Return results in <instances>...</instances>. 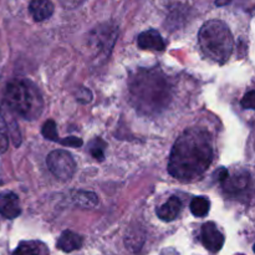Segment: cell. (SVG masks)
I'll return each instance as SVG.
<instances>
[{
	"mask_svg": "<svg viewBox=\"0 0 255 255\" xmlns=\"http://www.w3.org/2000/svg\"><path fill=\"white\" fill-rule=\"evenodd\" d=\"M129 92L134 109L142 114H158L171 100V89L159 70H139L132 76Z\"/></svg>",
	"mask_w": 255,
	"mask_h": 255,
	"instance_id": "cell-2",
	"label": "cell"
},
{
	"mask_svg": "<svg viewBox=\"0 0 255 255\" xmlns=\"http://www.w3.org/2000/svg\"><path fill=\"white\" fill-rule=\"evenodd\" d=\"M214 176L217 177V179H218L221 183H223V182L227 179V177L229 176V172H228V169H226V168H219L218 171L214 173Z\"/></svg>",
	"mask_w": 255,
	"mask_h": 255,
	"instance_id": "cell-23",
	"label": "cell"
},
{
	"mask_svg": "<svg viewBox=\"0 0 255 255\" xmlns=\"http://www.w3.org/2000/svg\"><path fill=\"white\" fill-rule=\"evenodd\" d=\"M199 46L212 61L224 64L233 52L234 39L228 25L222 20H209L202 25L198 34Z\"/></svg>",
	"mask_w": 255,
	"mask_h": 255,
	"instance_id": "cell-4",
	"label": "cell"
},
{
	"mask_svg": "<svg viewBox=\"0 0 255 255\" xmlns=\"http://www.w3.org/2000/svg\"><path fill=\"white\" fill-rule=\"evenodd\" d=\"M12 255H41L39 244L35 242H24L14 251Z\"/></svg>",
	"mask_w": 255,
	"mask_h": 255,
	"instance_id": "cell-17",
	"label": "cell"
},
{
	"mask_svg": "<svg viewBox=\"0 0 255 255\" xmlns=\"http://www.w3.org/2000/svg\"><path fill=\"white\" fill-rule=\"evenodd\" d=\"M74 201L79 206L85 207V208H92V207L97 206L99 203V198L92 192H85L79 191L74 194Z\"/></svg>",
	"mask_w": 255,
	"mask_h": 255,
	"instance_id": "cell-15",
	"label": "cell"
},
{
	"mask_svg": "<svg viewBox=\"0 0 255 255\" xmlns=\"http://www.w3.org/2000/svg\"><path fill=\"white\" fill-rule=\"evenodd\" d=\"M117 29L115 26L105 24L95 27L89 36V46L96 50V56H109L110 51L116 41Z\"/></svg>",
	"mask_w": 255,
	"mask_h": 255,
	"instance_id": "cell-6",
	"label": "cell"
},
{
	"mask_svg": "<svg viewBox=\"0 0 255 255\" xmlns=\"http://www.w3.org/2000/svg\"><path fill=\"white\" fill-rule=\"evenodd\" d=\"M21 207H20L19 197L15 193L5 191L0 193V214L7 219H14L20 216Z\"/></svg>",
	"mask_w": 255,
	"mask_h": 255,
	"instance_id": "cell-8",
	"label": "cell"
},
{
	"mask_svg": "<svg viewBox=\"0 0 255 255\" xmlns=\"http://www.w3.org/2000/svg\"><path fill=\"white\" fill-rule=\"evenodd\" d=\"M138 47L143 50H153V51H163L166 49V42L157 30H147L141 32L137 37Z\"/></svg>",
	"mask_w": 255,
	"mask_h": 255,
	"instance_id": "cell-9",
	"label": "cell"
},
{
	"mask_svg": "<svg viewBox=\"0 0 255 255\" xmlns=\"http://www.w3.org/2000/svg\"><path fill=\"white\" fill-rule=\"evenodd\" d=\"M82 247V238L71 231H65L57 241V248L64 253H71Z\"/></svg>",
	"mask_w": 255,
	"mask_h": 255,
	"instance_id": "cell-13",
	"label": "cell"
},
{
	"mask_svg": "<svg viewBox=\"0 0 255 255\" xmlns=\"http://www.w3.org/2000/svg\"><path fill=\"white\" fill-rule=\"evenodd\" d=\"M50 172L60 181H69L76 171V163L71 153L64 149H55L46 158Z\"/></svg>",
	"mask_w": 255,
	"mask_h": 255,
	"instance_id": "cell-5",
	"label": "cell"
},
{
	"mask_svg": "<svg viewBox=\"0 0 255 255\" xmlns=\"http://www.w3.org/2000/svg\"><path fill=\"white\" fill-rule=\"evenodd\" d=\"M255 91L254 90H252V91H249L248 94H246V96L243 97V100H242V107L243 109H247V110H253L255 107Z\"/></svg>",
	"mask_w": 255,
	"mask_h": 255,
	"instance_id": "cell-22",
	"label": "cell"
},
{
	"mask_svg": "<svg viewBox=\"0 0 255 255\" xmlns=\"http://www.w3.org/2000/svg\"><path fill=\"white\" fill-rule=\"evenodd\" d=\"M182 211V202L178 197H171L166 203L157 209V216L164 222H172L179 216Z\"/></svg>",
	"mask_w": 255,
	"mask_h": 255,
	"instance_id": "cell-11",
	"label": "cell"
},
{
	"mask_svg": "<svg viewBox=\"0 0 255 255\" xmlns=\"http://www.w3.org/2000/svg\"><path fill=\"white\" fill-rule=\"evenodd\" d=\"M5 102L10 111L29 121L36 120L44 110L41 92L26 79H15L6 85Z\"/></svg>",
	"mask_w": 255,
	"mask_h": 255,
	"instance_id": "cell-3",
	"label": "cell"
},
{
	"mask_svg": "<svg viewBox=\"0 0 255 255\" xmlns=\"http://www.w3.org/2000/svg\"><path fill=\"white\" fill-rule=\"evenodd\" d=\"M251 182V174L247 171L237 172L233 176L227 177L223 182V187L228 193H239L242 191H246Z\"/></svg>",
	"mask_w": 255,
	"mask_h": 255,
	"instance_id": "cell-10",
	"label": "cell"
},
{
	"mask_svg": "<svg viewBox=\"0 0 255 255\" xmlns=\"http://www.w3.org/2000/svg\"><path fill=\"white\" fill-rule=\"evenodd\" d=\"M59 143L62 144V146L76 147V148H79V147L82 146L84 141H82L81 138H79V137L71 136V137H66V138H60Z\"/></svg>",
	"mask_w": 255,
	"mask_h": 255,
	"instance_id": "cell-21",
	"label": "cell"
},
{
	"mask_svg": "<svg viewBox=\"0 0 255 255\" xmlns=\"http://www.w3.org/2000/svg\"><path fill=\"white\" fill-rule=\"evenodd\" d=\"M9 146V133L2 117H0V154L5 153Z\"/></svg>",
	"mask_w": 255,
	"mask_h": 255,
	"instance_id": "cell-19",
	"label": "cell"
},
{
	"mask_svg": "<svg viewBox=\"0 0 255 255\" xmlns=\"http://www.w3.org/2000/svg\"><path fill=\"white\" fill-rule=\"evenodd\" d=\"M189 208H191L192 214L194 217L202 218V217H206L208 214L209 208H211V202L206 197H196V198L192 199Z\"/></svg>",
	"mask_w": 255,
	"mask_h": 255,
	"instance_id": "cell-14",
	"label": "cell"
},
{
	"mask_svg": "<svg viewBox=\"0 0 255 255\" xmlns=\"http://www.w3.org/2000/svg\"><path fill=\"white\" fill-rule=\"evenodd\" d=\"M90 153L92 154L95 159L102 162L105 158V149H106V143L102 141L101 138H95L92 139L89 143Z\"/></svg>",
	"mask_w": 255,
	"mask_h": 255,
	"instance_id": "cell-16",
	"label": "cell"
},
{
	"mask_svg": "<svg viewBox=\"0 0 255 255\" xmlns=\"http://www.w3.org/2000/svg\"><path fill=\"white\" fill-rule=\"evenodd\" d=\"M213 144L208 131L199 127L186 129L169 156L168 172L181 182H192L201 178L213 162Z\"/></svg>",
	"mask_w": 255,
	"mask_h": 255,
	"instance_id": "cell-1",
	"label": "cell"
},
{
	"mask_svg": "<svg viewBox=\"0 0 255 255\" xmlns=\"http://www.w3.org/2000/svg\"><path fill=\"white\" fill-rule=\"evenodd\" d=\"M41 133L45 138L50 139V141H52V142L60 141V137H59V134H57L56 124H55L52 120H47V121L42 125Z\"/></svg>",
	"mask_w": 255,
	"mask_h": 255,
	"instance_id": "cell-18",
	"label": "cell"
},
{
	"mask_svg": "<svg viewBox=\"0 0 255 255\" xmlns=\"http://www.w3.org/2000/svg\"><path fill=\"white\" fill-rule=\"evenodd\" d=\"M29 10L35 21H44L54 14V4L51 0H31Z\"/></svg>",
	"mask_w": 255,
	"mask_h": 255,
	"instance_id": "cell-12",
	"label": "cell"
},
{
	"mask_svg": "<svg viewBox=\"0 0 255 255\" xmlns=\"http://www.w3.org/2000/svg\"><path fill=\"white\" fill-rule=\"evenodd\" d=\"M201 239L204 248L211 253H218L224 246V236L213 222H208L202 226Z\"/></svg>",
	"mask_w": 255,
	"mask_h": 255,
	"instance_id": "cell-7",
	"label": "cell"
},
{
	"mask_svg": "<svg viewBox=\"0 0 255 255\" xmlns=\"http://www.w3.org/2000/svg\"><path fill=\"white\" fill-rule=\"evenodd\" d=\"M76 100L80 104H89L92 100V94L89 89L86 87H81L79 89V91L76 92Z\"/></svg>",
	"mask_w": 255,
	"mask_h": 255,
	"instance_id": "cell-20",
	"label": "cell"
}]
</instances>
